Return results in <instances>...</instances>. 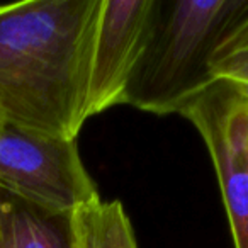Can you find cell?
Wrapping results in <instances>:
<instances>
[{"label": "cell", "instance_id": "obj_1", "mask_svg": "<svg viewBox=\"0 0 248 248\" xmlns=\"http://www.w3.org/2000/svg\"><path fill=\"white\" fill-rule=\"evenodd\" d=\"M102 0L0 5V114L77 140L87 123L93 36Z\"/></svg>", "mask_w": 248, "mask_h": 248}, {"label": "cell", "instance_id": "obj_2", "mask_svg": "<svg viewBox=\"0 0 248 248\" xmlns=\"http://www.w3.org/2000/svg\"><path fill=\"white\" fill-rule=\"evenodd\" d=\"M247 21L248 0H155L123 104L158 116L180 114L216 82L214 58Z\"/></svg>", "mask_w": 248, "mask_h": 248}, {"label": "cell", "instance_id": "obj_3", "mask_svg": "<svg viewBox=\"0 0 248 248\" xmlns=\"http://www.w3.org/2000/svg\"><path fill=\"white\" fill-rule=\"evenodd\" d=\"M0 189L56 211H78L100 201L77 140L36 131L2 114Z\"/></svg>", "mask_w": 248, "mask_h": 248}, {"label": "cell", "instance_id": "obj_4", "mask_svg": "<svg viewBox=\"0 0 248 248\" xmlns=\"http://www.w3.org/2000/svg\"><path fill=\"white\" fill-rule=\"evenodd\" d=\"M180 114L196 126L213 160L234 248H248V99L214 82Z\"/></svg>", "mask_w": 248, "mask_h": 248}, {"label": "cell", "instance_id": "obj_5", "mask_svg": "<svg viewBox=\"0 0 248 248\" xmlns=\"http://www.w3.org/2000/svg\"><path fill=\"white\" fill-rule=\"evenodd\" d=\"M155 0H102L93 36L85 119L123 104L129 77L145 48Z\"/></svg>", "mask_w": 248, "mask_h": 248}, {"label": "cell", "instance_id": "obj_6", "mask_svg": "<svg viewBox=\"0 0 248 248\" xmlns=\"http://www.w3.org/2000/svg\"><path fill=\"white\" fill-rule=\"evenodd\" d=\"M0 248H83L78 211L38 206L2 190Z\"/></svg>", "mask_w": 248, "mask_h": 248}, {"label": "cell", "instance_id": "obj_7", "mask_svg": "<svg viewBox=\"0 0 248 248\" xmlns=\"http://www.w3.org/2000/svg\"><path fill=\"white\" fill-rule=\"evenodd\" d=\"M83 248H138L131 221L119 201H102L78 211Z\"/></svg>", "mask_w": 248, "mask_h": 248}, {"label": "cell", "instance_id": "obj_8", "mask_svg": "<svg viewBox=\"0 0 248 248\" xmlns=\"http://www.w3.org/2000/svg\"><path fill=\"white\" fill-rule=\"evenodd\" d=\"M216 82L233 87L248 99V21L221 46L213 63Z\"/></svg>", "mask_w": 248, "mask_h": 248}, {"label": "cell", "instance_id": "obj_9", "mask_svg": "<svg viewBox=\"0 0 248 248\" xmlns=\"http://www.w3.org/2000/svg\"><path fill=\"white\" fill-rule=\"evenodd\" d=\"M2 214H4V197H2V189H0V233H2Z\"/></svg>", "mask_w": 248, "mask_h": 248}]
</instances>
